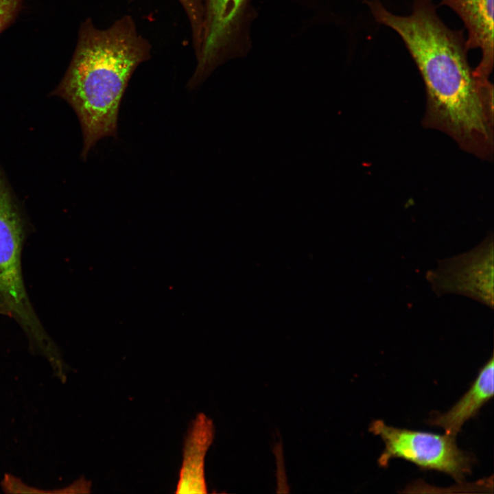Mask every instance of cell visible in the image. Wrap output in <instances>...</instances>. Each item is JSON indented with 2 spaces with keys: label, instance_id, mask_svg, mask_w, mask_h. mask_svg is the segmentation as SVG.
Masks as SVG:
<instances>
[{
  "label": "cell",
  "instance_id": "cell-1",
  "mask_svg": "<svg viewBox=\"0 0 494 494\" xmlns=\"http://www.w3.org/2000/svg\"><path fill=\"white\" fill-rule=\"evenodd\" d=\"M375 20L401 38L425 84L423 124L447 134L471 154L493 155V86L480 79L468 59L462 30L449 27L432 0H413L412 11L398 15L379 0H368Z\"/></svg>",
  "mask_w": 494,
  "mask_h": 494
},
{
  "label": "cell",
  "instance_id": "cell-2",
  "mask_svg": "<svg viewBox=\"0 0 494 494\" xmlns=\"http://www.w3.org/2000/svg\"><path fill=\"white\" fill-rule=\"evenodd\" d=\"M152 45L133 18L124 15L106 29L86 19L69 66L52 95L66 100L82 131V158L101 139L117 137L119 106L137 68L151 58Z\"/></svg>",
  "mask_w": 494,
  "mask_h": 494
},
{
  "label": "cell",
  "instance_id": "cell-3",
  "mask_svg": "<svg viewBox=\"0 0 494 494\" xmlns=\"http://www.w3.org/2000/svg\"><path fill=\"white\" fill-rule=\"evenodd\" d=\"M29 223L0 172V316L12 319L25 334L30 350L43 357L58 346L47 332L25 287L22 268Z\"/></svg>",
  "mask_w": 494,
  "mask_h": 494
},
{
  "label": "cell",
  "instance_id": "cell-4",
  "mask_svg": "<svg viewBox=\"0 0 494 494\" xmlns=\"http://www.w3.org/2000/svg\"><path fill=\"white\" fill-rule=\"evenodd\" d=\"M368 430L385 444L378 459L380 467L400 458L421 469L447 473L457 481L471 473L472 457L458 447L455 436L394 427L381 420L372 422Z\"/></svg>",
  "mask_w": 494,
  "mask_h": 494
},
{
  "label": "cell",
  "instance_id": "cell-5",
  "mask_svg": "<svg viewBox=\"0 0 494 494\" xmlns=\"http://www.w3.org/2000/svg\"><path fill=\"white\" fill-rule=\"evenodd\" d=\"M493 236L474 250L444 260L427 279L438 294L454 292L493 307Z\"/></svg>",
  "mask_w": 494,
  "mask_h": 494
},
{
  "label": "cell",
  "instance_id": "cell-6",
  "mask_svg": "<svg viewBox=\"0 0 494 494\" xmlns=\"http://www.w3.org/2000/svg\"><path fill=\"white\" fill-rule=\"evenodd\" d=\"M441 4L453 10L467 31L468 50L478 49L481 58L474 74L489 79L494 62L493 0H441Z\"/></svg>",
  "mask_w": 494,
  "mask_h": 494
},
{
  "label": "cell",
  "instance_id": "cell-7",
  "mask_svg": "<svg viewBox=\"0 0 494 494\" xmlns=\"http://www.w3.org/2000/svg\"><path fill=\"white\" fill-rule=\"evenodd\" d=\"M214 436L212 421L198 414L186 436L176 493H207L204 458Z\"/></svg>",
  "mask_w": 494,
  "mask_h": 494
},
{
  "label": "cell",
  "instance_id": "cell-8",
  "mask_svg": "<svg viewBox=\"0 0 494 494\" xmlns=\"http://www.w3.org/2000/svg\"><path fill=\"white\" fill-rule=\"evenodd\" d=\"M493 356L482 367L469 390L447 412L430 420V424L443 427L445 434L455 436L463 424L475 416L493 396Z\"/></svg>",
  "mask_w": 494,
  "mask_h": 494
},
{
  "label": "cell",
  "instance_id": "cell-9",
  "mask_svg": "<svg viewBox=\"0 0 494 494\" xmlns=\"http://www.w3.org/2000/svg\"><path fill=\"white\" fill-rule=\"evenodd\" d=\"M131 2L134 0H128ZM189 21L192 43L196 56L199 54L203 31V0H178Z\"/></svg>",
  "mask_w": 494,
  "mask_h": 494
},
{
  "label": "cell",
  "instance_id": "cell-10",
  "mask_svg": "<svg viewBox=\"0 0 494 494\" xmlns=\"http://www.w3.org/2000/svg\"><path fill=\"white\" fill-rule=\"evenodd\" d=\"M25 1L0 0V33L14 22Z\"/></svg>",
  "mask_w": 494,
  "mask_h": 494
},
{
  "label": "cell",
  "instance_id": "cell-11",
  "mask_svg": "<svg viewBox=\"0 0 494 494\" xmlns=\"http://www.w3.org/2000/svg\"><path fill=\"white\" fill-rule=\"evenodd\" d=\"M248 0H204L211 10L226 14H237L247 7Z\"/></svg>",
  "mask_w": 494,
  "mask_h": 494
}]
</instances>
